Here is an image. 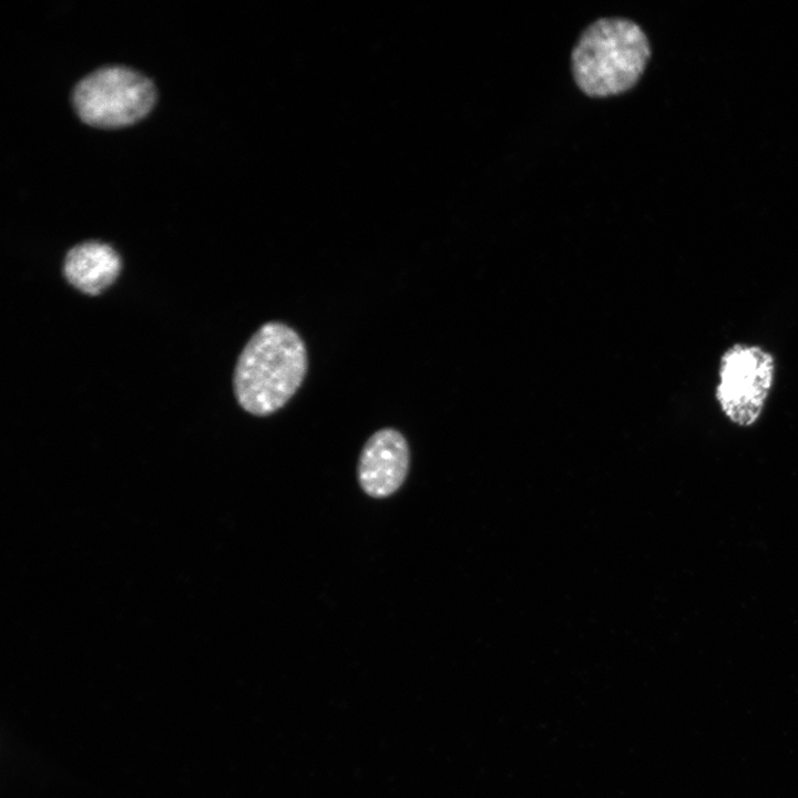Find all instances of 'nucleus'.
Wrapping results in <instances>:
<instances>
[{"mask_svg":"<svg viewBox=\"0 0 798 798\" xmlns=\"http://www.w3.org/2000/svg\"><path fill=\"white\" fill-rule=\"evenodd\" d=\"M410 450L403 434L386 427L365 442L357 466L358 482L372 498H387L405 482L409 472Z\"/></svg>","mask_w":798,"mask_h":798,"instance_id":"obj_5","label":"nucleus"},{"mask_svg":"<svg viewBox=\"0 0 798 798\" xmlns=\"http://www.w3.org/2000/svg\"><path fill=\"white\" fill-rule=\"evenodd\" d=\"M156 101V88L143 73L120 64L103 65L80 79L72 104L86 124L116 129L144 117Z\"/></svg>","mask_w":798,"mask_h":798,"instance_id":"obj_3","label":"nucleus"},{"mask_svg":"<svg viewBox=\"0 0 798 798\" xmlns=\"http://www.w3.org/2000/svg\"><path fill=\"white\" fill-rule=\"evenodd\" d=\"M775 376V358L757 345L735 344L720 357L716 400L722 412L740 427L761 416Z\"/></svg>","mask_w":798,"mask_h":798,"instance_id":"obj_4","label":"nucleus"},{"mask_svg":"<svg viewBox=\"0 0 798 798\" xmlns=\"http://www.w3.org/2000/svg\"><path fill=\"white\" fill-rule=\"evenodd\" d=\"M121 267V257L111 245L85 241L66 252L62 270L71 286L83 294L95 296L115 282Z\"/></svg>","mask_w":798,"mask_h":798,"instance_id":"obj_6","label":"nucleus"},{"mask_svg":"<svg viewBox=\"0 0 798 798\" xmlns=\"http://www.w3.org/2000/svg\"><path fill=\"white\" fill-rule=\"evenodd\" d=\"M308 370V354L299 334L287 324H263L242 349L233 374V390L243 410L266 417L297 392Z\"/></svg>","mask_w":798,"mask_h":798,"instance_id":"obj_1","label":"nucleus"},{"mask_svg":"<svg viewBox=\"0 0 798 798\" xmlns=\"http://www.w3.org/2000/svg\"><path fill=\"white\" fill-rule=\"evenodd\" d=\"M649 57V42L637 23L603 18L580 35L571 55L572 73L589 96L617 95L635 86Z\"/></svg>","mask_w":798,"mask_h":798,"instance_id":"obj_2","label":"nucleus"}]
</instances>
